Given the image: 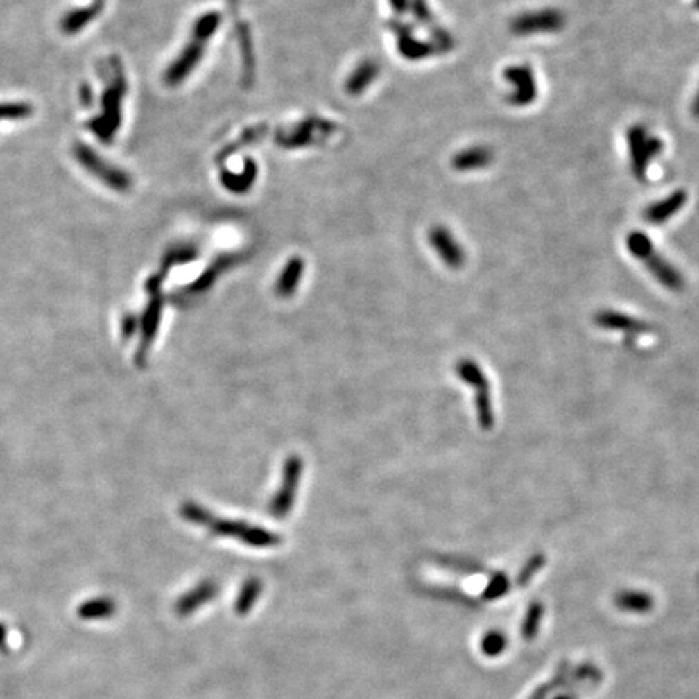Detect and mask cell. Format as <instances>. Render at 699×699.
<instances>
[{
    "label": "cell",
    "mask_w": 699,
    "mask_h": 699,
    "mask_svg": "<svg viewBox=\"0 0 699 699\" xmlns=\"http://www.w3.org/2000/svg\"><path fill=\"white\" fill-rule=\"evenodd\" d=\"M494 160V153L487 146H471L461 149L451 159V167L456 172H474L481 170Z\"/></svg>",
    "instance_id": "cell-12"
},
{
    "label": "cell",
    "mask_w": 699,
    "mask_h": 699,
    "mask_svg": "<svg viewBox=\"0 0 699 699\" xmlns=\"http://www.w3.org/2000/svg\"><path fill=\"white\" fill-rule=\"evenodd\" d=\"M567 677H568V672H560V675H557V677H553L551 680V682L546 683V684H542L541 688L536 689V691H534V694L529 699H546L549 696V694H551L553 691V689L558 688V687H560V684L565 683Z\"/></svg>",
    "instance_id": "cell-29"
},
{
    "label": "cell",
    "mask_w": 699,
    "mask_h": 699,
    "mask_svg": "<svg viewBox=\"0 0 699 699\" xmlns=\"http://www.w3.org/2000/svg\"><path fill=\"white\" fill-rule=\"evenodd\" d=\"M555 699H578L576 693H563L560 696H557Z\"/></svg>",
    "instance_id": "cell-33"
},
{
    "label": "cell",
    "mask_w": 699,
    "mask_h": 699,
    "mask_svg": "<svg viewBox=\"0 0 699 699\" xmlns=\"http://www.w3.org/2000/svg\"><path fill=\"white\" fill-rule=\"evenodd\" d=\"M112 614H114V604L109 599L86 602L80 609V615L83 619H102V616H109Z\"/></svg>",
    "instance_id": "cell-23"
},
{
    "label": "cell",
    "mask_w": 699,
    "mask_h": 699,
    "mask_svg": "<svg viewBox=\"0 0 699 699\" xmlns=\"http://www.w3.org/2000/svg\"><path fill=\"white\" fill-rule=\"evenodd\" d=\"M508 589H510L508 576L502 571H497L490 576L487 586H485V589L483 592V597L487 601L500 599V597L507 594Z\"/></svg>",
    "instance_id": "cell-22"
},
{
    "label": "cell",
    "mask_w": 699,
    "mask_h": 699,
    "mask_svg": "<svg viewBox=\"0 0 699 699\" xmlns=\"http://www.w3.org/2000/svg\"><path fill=\"white\" fill-rule=\"evenodd\" d=\"M248 529V524L240 523V521H218L214 524V531L221 536H235V537H243L245 536Z\"/></svg>",
    "instance_id": "cell-28"
},
{
    "label": "cell",
    "mask_w": 699,
    "mask_h": 699,
    "mask_svg": "<svg viewBox=\"0 0 699 699\" xmlns=\"http://www.w3.org/2000/svg\"><path fill=\"white\" fill-rule=\"evenodd\" d=\"M196 256H198V251H196V248H194L193 245L178 246V248H175V250H170L169 251L167 266L172 267L173 264H180V262H182V264H184V262L193 261Z\"/></svg>",
    "instance_id": "cell-27"
},
{
    "label": "cell",
    "mask_w": 699,
    "mask_h": 699,
    "mask_svg": "<svg viewBox=\"0 0 699 699\" xmlns=\"http://www.w3.org/2000/svg\"><path fill=\"white\" fill-rule=\"evenodd\" d=\"M626 143H628L631 173L638 182H646L650 162L664 149L662 139L649 133L644 125L635 123L626 131Z\"/></svg>",
    "instance_id": "cell-2"
},
{
    "label": "cell",
    "mask_w": 699,
    "mask_h": 699,
    "mask_svg": "<svg viewBox=\"0 0 699 699\" xmlns=\"http://www.w3.org/2000/svg\"><path fill=\"white\" fill-rule=\"evenodd\" d=\"M626 248L630 254L636 257L664 288L670 291H682L684 288L683 275L680 274L677 267L670 264L662 254L655 251L653 240L644 232H630V235L626 236Z\"/></svg>",
    "instance_id": "cell-1"
},
{
    "label": "cell",
    "mask_w": 699,
    "mask_h": 699,
    "mask_svg": "<svg viewBox=\"0 0 699 699\" xmlns=\"http://www.w3.org/2000/svg\"><path fill=\"white\" fill-rule=\"evenodd\" d=\"M300 473L301 460L296 458V456H291L284 468V485H282L279 494H277V497L270 505V512L275 517H284L291 508V503H293L295 499V489L300 483Z\"/></svg>",
    "instance_id": "cell-9"
},
{
    "label": "cell",
    "mask_w": 699,
    "mask_h": 699,
    "mask_svg": "<svg viewBox=\"0 0 699 699\" xmlns=\"http://www.w3.org/2000/svg\"><path fill=\"white\" fill-rule=\"evenodd\" d=\"M410 7L413 10L415 18L421 24H424V26H427L429 29H434L437 26L434 15H432L429 5H427L426 0H410Z\"/></svg>",
    "instance_id": "cell-26"
},
{
    "label": "cell",
    "mask_w": 699,
    "mask_h": 699,
    "mask_svg": "<svg viewBox=\"0 0 699 699\" xmlns=\"http://www.w3.org/2000/svg\"><path fill=\"white\" fill-rule=\"evenodd\" d=\"M429 241L432 250L437 252L440 261L450 269H460L465 264V251L458 240L454 236L449 228L444 225H435L429 230Z\"/></svg>",
    "instance_id": "cell-7"
},
{
    "label": "cell",
    "mask_w": 699,
    "mask_h": 699,
    "mask_svg": "<svg viewBox=\"0 0 699 699\" xmlns=\"http://www.w3.org/2000/svg\"><path fill=\"white\" fill-rule=\"evenodd\" d=\"M304 270V262L301 257H291V259L286 262V266L282 270V274L277 280V293L280 296H290L298 286L301 275H303Z\"/></svg>",
    "instance_id": "cell-17"
},
{
    "label": "cell",
    "mask_w": 699,
    "mask_h": 699,
    "mask_svg": "<svg viewBox=\"0 0 699 699\" xmlns=\"http://www.w3.org/2000/svg\"><path fill=\"white\" fill-rule=\"evenodd\" d=\"M456 372H458L461 381L469 383L474 388V406L476 413H478V422L484 431H490L495 424V415L487 376L479 364L468 358L460 359L456 364Z\"/></svg>",
    "instance_id": "cell-3"
},
{
    "label": "cell",
    "mask_w": 699,
    "mask_h": 699,
    "mask_svg": "<svg viewBox=\"0 0 699 699\" xmlns=\"http://www.w3.org/2000/svg\"><path fill=\"white\" fill-rule=\"evenodd\" d=\"M567 18L557 8H542L524 12L510 21V31L515 36H533V34H549L562 31L565 28Z\"/></svg>",
    "instance_id": "cell-4"
},
{
    "label": "cell",
    "mask_w": 699,
    "mask_h": 699,
    "mask_svg": "<svg viewBox=\"0 0 699 699\" xmlns=\"http://www.w3.org/2000/svg\"><path fill=\"white\" fill-rule=\"evenodd\" d=\"M390 24L392 29L397 34L398 52H400V55L405 57L406 60H422V58L439 53L431 41H421V39L413 36V29L410 24L398 21H392Z\"/></svg>",
    "instance_id": "cell-8"
},
{
    "label": "cell",
    "mask_w": 699,
    "mask_h": 699,
    "mask_svg": "<svg viewBox=\"0 0 699 699\" xmlns=\"http://www.w3.org/2000/svg\"><path fill=\"white\" fill-rule=\"evenodd\" d=\"M687 201L688 193L684 189H675L667 198L655 201L644 209V221L650 225H662V223L668 222V218H672L675 214L682 211Z\"/></svg>",
    "instance_id": "cell-10"
},
{
    "label": "cell",
    "mask_w": 699,
    "mask_h": 699,
    "mask_svg": "<svg viewBox=\"0 0 699 699\" xmlns=\"http://www.w3.org/2000/svg\"><path fill=\"white\" fill-rule=\"evenodd\" d=\"M183 515H184V518L189 519V521L196 523V524L207 523V517H209V513L206 512V510L198 507V505H193V503H188L187 507H183Z\"/></svg>",
    "instance_id": "cell-30"
},
{
    "label": "cell",
    "mask_w": 699,
    "mask_h": 699,
    "mask_svg": "<svg viewBox=\"0 0 699 699\" xmlns=\"http://www.w3.org/2000/svg\"><path fill=\"white\" fill-rule=\"evenodd\" d=\"M503 80L512 85L507 101L513 107H528L537 99V81L533 68L519 63L503 70Z\"/></svg>",
    "instance_id": "cell-5"
},
{
    "label": "cell",
    "mask_w": 699,
    "mask_h": 699,
    "mask_svg": "<svg viewBox=\"0 0 699 699\" xmlns=\"http://www.w3.org/2000/svg\"><path fill=\"white\" fill-rule=\"evenodd\" d=\"M691 112H693V115L696 116V119L699 120V89L696 92V96H694V101H693V105H691Z\"/></svg>",
    "instance_id": "cell-32"
},
{
    "label": "cell",
    "mask_w": 699,
    "mask_h": 699,
    "mask_svg": "<svg viewBox=\"0 0 699 699\" xmlns=\"http://www.w3.org/2000/svg\"><path fill=\"white\" fill-rule=\"evenodd\" d=\"M614 602L620 610L630 612V614H648L654 607V599L649 592L636 589L616 592Z\"/></svg>",
    "instance_id": "cell-13"
},
{
    "label": "cell",
    "mask_w": 699,
    "mask_h": 699,
    "mask_svg": "<svg viewBox=\"0 0 699 699\" xmlns=\"http://www.w3.org/2000/svg\"><path fill=\"white\" fill-rule=\"evenodd\" d=\"M377 75H379L377 63L372 60H364L359 63V65L353 70L352 75L348 76L347 83H345V91H347V94L350 96L363 94L364 89L376 80Z\"/></svg>",
    "instance_id": "cell-14"
},
{
    "label": "cell",
    "mask_w": 699,
    "mask_h": 699,
    "mask_svg": "<svg viewBox=\"0 0 699 699\" xmlns=\"http://www.w3.org/2000/svg\"><path fill=\"white\" fill-rule=\"evenodd\" d=\"M221 19L222 17L217 12H209L201 15V17L196 19V23H194L191 36L202 39V41L207 42L209 39L214 36V33L217 31L218 24H221Z\"/></svg>",
    "instance_id": "cell-20"
},
{
    "label": "cell",
    "mask_w": 699,
    "mask_h": 699,
    "mask_svg": "<svg viewBox=\"0 0 699 699\" xmlns=\"http://www.w3.org/2000/svg\"><path fill=\"white\" fill-rule=\"evenodd\" d=\"M204 46H206V41L191 36V41L184 46L183 51L180 52V55L170 63V67L164 75V81L169 86H177L187 80L189 73L201 62L204 55Z\"/></svg>",
    "instance_id": "cell-6"
},
{
    "label": "cell",
    "mask_w": 699,
    "mask_h": 699,
    "mask_svg": "<svg viewBox=\"0 0 699 699\" xmlns=\"http://www.w3.org/2000/svg\"><path fill=\"white\" fill-rule=\"evenodd\" d=\"M217 586L214 585L212 581H204L202 585H199L196 589L189 591L188 594H184L182 599L177 602L175 609H177L178 615H189L191 612L198 609L199 605L206 604L216 596Z\"/></svg>",
    "instance_id": "cell-15"
},
{
    "label": "cell",
    "mask_w": 699,
    "mask_h": 699,
    "mask_svg": "<svg viewBox=\"0 0 699 699\" xmlns=\"http://www.w3.org/2000/svg\"><path fill=\"white\" fill-rule=\"evenodd\" d=\"M390 7L397 15H403L410 8V0H388Z\"/></svg>",
    "instance_id": "cell-31"
},
{
    "label": "cell",
    "mask_w": 699,
    "mask_h": 699,
    "mask_svg": "<svg viewBox=\"0 0 699 699\" xmlns=\"http://www.w3.org/2000/svg\"><path fill=\"white\" fill-rule=\"evenodd\" d=\"M693 7L696 8V10H699V0H693Z\"/></svg>",
    "instance_id": "cell-34"
},
{
    "label": "cell",
    "mask_w": 699,
    "mask_h": 699,
    "mask_svg": "<svg viewBox=\"0 0 699 699\" xmlns=\"http://www.w3.org/2000/svg\"><path fill=\"white\" fill-rule=\"evenodd\" d=\"M241 541L248 542V544H250V546L269 547V546H275V544L279 542V537H277L275 534L267 533L266 529H262V528H251V526H248L245 536L241 537Z\"/></svg>",
    "instance_id": "cell-24"
},
{
    "label": "cell",
    "mask_w": 699,
    "mask_h": 699,
    "mask_svg": "<svg viewBox=\"0 0 699 699\" xmlns=\"http://www.w3.org/2000/svg\"><path fill=\"white\" fill-rule=\"evenodd\" d=\"M261 589L262 585L259 580H254V578H252V580H248L245 582V586L241 587L240 596H238V599L235 602V610L238 615H246L248 612L251 610V607L256 602Z\"/></svg>",
    "instance_id": "cell-18"
},
{
    "label": "cell",
    "mask_w": 699,
    "mask_h": 699,
    "mask_svg": "<svg viewBox=\"0 0 699 699\" xmlns=\"http://www.w3.org/2000/svg\"><path fill=\"white\" fill-rule=\"evenodd\" d=\"M546 565V557L544 555H533L529 560L524 563V567L519 570L517 576V585L519 587H526L529 585V581L533 580L534 575L541 570V568Z\"/></svg>",
    "instance_id": "cell-25"
},
{
    "label": "cell",
    "mask_w": 699,
    "mask_h": 699,
    "mask_svg": "<svg viewBox=\"0 0 699 699\" xmlns=\"http://www.w3.org/2000/svg\"><path fill=\"white\" fill-rule=\"evenodd\" d=\"M594 322L597 327L605 329V330H619V332L625 334H644L649 332L650 325L644 320H639L636 318H631L628 314L623 313H616V311L612 309H602L594 316Z\"/></svg>",
    "instance_id": "cell-11"
},
{
    "label": "cell",
    "mask_w": 699,
    "mask_h": 699,
    "mask_svg": "<svg viewBox=\"0 0 699 699\" xmlns=\"http://www.w3.org/2000/svg\"><path fill=\"white\" fill-rule=\"evenodd\" d=\"M256 177H257L256 164L252 162L251 159H246L245 164H243L241 173H233V172L222 173V184L232 193H245L252 187Z\"/></svg>",
    "instance_id": "cell-16"
},
{
    "label": "cell",
    "mask_w": 699,
    "mask_h": 699,
    "mask_svg": "<svg viewBox=\"0 0 699 699\" xmlns=\"http://www.w3.org/2000/svg\"><path fill=\"white\" fill-rule=\"evenodd\" d=\"M508 639L500 630H490L481 639V650L487 657H497L507 649Z\"/></svg>",
    "instance_id": "cell-21"
},
{
    "label": "cell",
    "mask_w": 699,
    "mask_h": 699,
    "mask_svg": "<svg viewBox=\"0 0 699 699\" xmlns=\"http://www.w3.org/2000/svg\"><path fill=\"white\" fill-rule=\"evenodd\" d=\"M542 615H544V605L541 602H533V604H529L521 625V635L524 639L531 641L536 638L539 626H541Z\"/></svg>",
    "instance_id": "cell-19"
}]
</instances>
